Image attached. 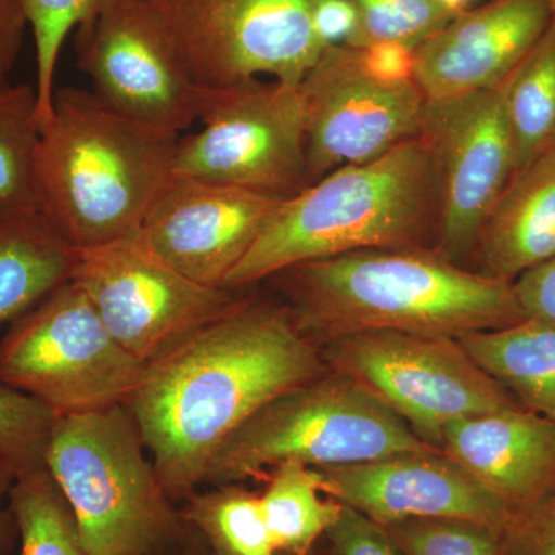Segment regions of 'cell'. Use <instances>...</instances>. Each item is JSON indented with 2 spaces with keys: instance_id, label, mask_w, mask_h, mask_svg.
<instances>
[{
  "instance_id": "1",
  "label": "cell",
  "mask_w": 555,
  "mask_h": 555,
  "mask_svg": "<svg viewBox=\"0 0 555 555\" xmlns=\"http://www.w3.org/2000/svg\"><path fill=\"white\" fill-rule=\"evenodd\" d=\"M327 372L280 298L241 295L153 358L127 403L175 503L204 486L219 448L255 412Z\"/></svg>"
},
{
  "instance_id": "2",
  "label": "cell",
  "mask_w": 555,
  "mask_h": 555,
  "mask_svg": "<svg viewBox=\"0 0 555 555\" xmlns=\"http://www.w3.org/2000/svg\"><path fill=\"white\" fill-rule=\"evenodd\" d=\"M318 347L367 331L462 338L526 320L514 283L434 248H378L317 259L268 278Z\"/></svg>"
},
{
  "instance_id": "3",
  "label": "cell",
  "mask_w": 555,
  "mask_h": 555,
  "mask_svg": "<svg viewBox=\"0 0 555 555\" xmlns=\"http://www.w3.org/2000/svg\"><path fill=\"white\" fill-rule=\"evenodd\" d=\"M440 218L436 159L415 137L369 163L331 171L280 204L224 287L244 291L281 270L378 248H434Z\"/></svg>"
},
{
  "instance_id": "4",
  "label": "cell",
  "mask_w": 555,
  "mask_h": 555,
  "mask_svg": "<svg viewBox=\"0 0 555 555\" xmlns=\"http://www.w3.org/2000/svg\"><path fill=\"white\" fill-rule=\"evenodd\" d=\"M178 139L93 91L56 89L36 152V207L76 250L127 238L169 182Z\"/></svg>"
},
{
  "instance_id": "5",
  "label": "cell",
  "mask_w": 555,
  "mask_h": 555,
  "mask_svg": "<svg viewBox=\"0 0 555 555\" xmlns=\"http://www.w3.org/2000/svg\"><path fill=\"white\" fill-rule=\"evenodd\" d=\"M440 451L363 386L327 369L255 412L219 448L204 485L264 480L286 462L327 467Z\"/></svg>"
},
{
  "instance_id": "6",
  "label": "cell",
  "mask_w": 555,
  "mask_h": 555,
  "mask_svg": "<svg viewBox=\"0 0 555 555\" xmlns=\"http://www.w3.org/2000/svg\"><path fill=\"white\" fill-rule=\"evenodd\" d=\"M46 467L93 555L142 554L181 525V511L160 485L124 404L57 416Z\"/></svg>"
},
{
  "instance_id": "7",
  "label": "cell",
  "mask_w": 555,
  "mask_h": 555,
  "mask_svg": "<svg viewBox=\"0 0 555 555\" xmlns=\"http://www.w3.org/2000/svg\"><path fill=\"white\" fill-rule=\"evenodd\" d=\"M145 366L112 337L75 281L10 324L0 341V385L57 416L126 404Z\"/></svg>"
},
{
  "instance_id": "8",
  "label": "cell",
  "mask_w": 555,
  "mask_h": 555,
  "mask_svg": "<svg viewBox=\"0 0 555 555\" xmlns=\"http://www.w3.org/2000/svg\"><path fill=\"white\" fill-rule=\"evenodd\" d=\"M320 349L328 371L363 386L438 449L452 422L520 406L456 338L367 331Z\"/></svg>"
},
{
  "instance_id": "9",
  "label": "cell",
  "mask_w": 555,
  "mask_h": 555,
  "mask_svg": "<svg viewBox=\"0 0 555 555\" xmlns=\"http://www.w3.org/2000/svg\"><path fill=\"white\" fill-rule=\"evenodd\" d=\"M198 133L178 139L171 177L291 198L309 188L298 86L251 78L204 89Z\"/></svg>"
},
{
  "instance_id": "10",
  "label": "cell",
  "mask_w": 555,
  "mask_h": 555,
  "mask_svg": "<svg viewBox=\"0 0 555 555\" xmlns=\"http://www.w3.org/2000/svg\"><path fill=\"white\" fill-rule=\"evenodd\" d=\"M203 89L269 76L299 86L326 47L313 0H149Z\"/></svg>"
},
{
  "instance_id": "11",
  "label": "cell",
  "mask_w": 555,
  "mask_h": 555,
  "mask_svg": "<svg viewBox=\"0 0 555 555\" xmlns=\"http://www.w3.org/2000/svg\"><path fill=\"white\" fill-rule=\"evenodd\" d=\"M72 281L86 292L112 337L144 363L224 313L246 291L190 280L134 233L78 250Z\"/></svg>"
},
{
  "instance_id": "12",
  "label": "cell",
  "mask_w": 555,
  "mask_h": 555,
  "mask_svg": "<svg viewBox=\"0 0 555 555\" xmlns=\"http://www.w3.org/2000/svg\"><path fill=\"white\" fill-rule=\"evenodd\" d=\"M418 137L440 182L436 250L467 268L486 218L517 173L502 87L426 100Z\"/></svg>"
},
{
  "instance_id": "13",
  "label": "cell",
  "mask_w": 555,
  "mask_h": 555,
  "mask_svg": "<svg viewBox=\"0 0 555 555\" xmlns=\"http://www.w3.org/2000/svg\"><path fill=\"white\" fill-rule=\"evenodd\" d=\"M79 68L113 112L178 134L198 122L203 87L149 0H127L78 30Z\"/></svg>"
},
{
  "instance_id": "14",
  "label": "cell",
  "mask_w": 555,
  "mask_h": 555,
  "mask_svg": "<svg viewBox=\"0 0 555 555\" xmlns=\"http://www.w3.org/2000/svg\"><path fill=\"white\" fill-rule=\"evenodd\" d=\"M298 90L310 184L418 137L426 104L423 91L415 80L375 78L356 47L345 43L324 50Z\"/></svg>"
},
{
  "instance_id": "15",
  "label": "cell",
  "mask_w": 555,
  "mask_h": 555,
  "mask_svg": "<svg viewBox=\"0 0 555 555\" xmlns=\"http://www.w3.org/2000/svg\"><path fill=\"white\" fill-rule=\"evenodd\" d=\"M283 201L206 179L171 177L134 235L182 275L224 287Z\"/></svg>"
},
{
  "instance_id": "16",
  "label": "cell",
  "mask_w": 555,
  "mask_h": 555,
  "mask_svg": "<svg viewBox=\"0 0 555 555\" xmlns=\"http://www.w3.org/2000/svg\"><path fill=\"white\" fill-rule=\"evenodd\" d=\"M315 469L328 496L383 526L459 518L503 535L514 518L441 451Z\"/></svg>"
},
{
  "instance_id": "17",
  "label": "cell",
  "mask_w": 555,
  "mask_h": 555,
  "mask_svg": "<svg viewBox=\"0 0 555 555\" xmlns=\"http://www.w3.org/2000/svg\"><path fill=\"white\" fill-rule=\"evenodd\" d=\"M550 0H486L456 13L415 49L426 100L502 87L553 22Z\"/></svg>"
},
{
  "instance_id": "18",
  "label": "cell",
  "mask_w": 555,
  "mask_h": 555,
  "mask_svg": "<svg viewBox=\"0 0 555 555\" xmlns=\"http://www.w3.org/2000/svg\"><path fill=\"white\" fill-rule=\"evenodd\" d=\"M440 449L514 516L555 489V423L528 409L456 420Z\"/></svg>"
},
{
  "instance_id": "19",
  "label": "cell",
  "mask_w": 555,
  "mask_h": 555,
  "mask_svg": "<svg viewBox=\"0 0 555 555\" xmlns=\"http://www.w3.org/2000/svg\"><path fill=\"white\" fill-rule=\"evenodd\" d=\"M554 258L555 152H551L511 179L478 233L473 270L516 283Z\"/></svg>"
},
{
  "instance_id": "20",
  "label": "cell",
  "mask_w": 555,
  "mask_h": 555,
  "mask_svg": "<svg viewBox=\"0 0 555 555\" xmlns=\"http://www.w3.org/2000/svg\"><path fill=\"white\" fill-rule=\"evenodd\" d=\"M78 250L38 207L0 208V326L72 281Z\"/></svg>"
},
{
  "instance_id": "21",
  "label": "cell",
  "mask_w": 555,
  "mask_h": 555,
  "mask_svg": "<svg viewBox=\"0 0 555 555\" xmlns=\"http://www.w3.org/2000/svg\"><path fill=\"white\" fill-rule=\"evenodd\" d=\"M459 339L521 408L555 423V324L526 318L513 326Z\"/></svg>"
},
{
  "instance_id": "22",
  "label": "cell",
  "mask_w": 555,
  "mask_h": 555,
  "mask_svg": "<svg viewBox=\"0 0 555 555\" xmlns=\"http://www.w3.org/2000/svg\"><path fill=\"white\" fill-rule=\"evenodd\" d=\"M262 511L278 554L310 555L341 513V503L323 491L315 467L286 462L266 476Z\"/></svg>"
},
{
  "instance_id": "23",
  "label": "cell",
  "mask_w": 555,
  "mask_h": 555,
  "mask_svg": "<svg viewBox=\"0 0 555 555\" xmlns=\"http://www.w3.org/2000/svg\"><path fill=\"white\" fill-rule=\"evenodd\" d=\"M517 171L555 152V20L502 86Z\"/></svg>"
},
{
  "instance_id": "24",
  "label": "cell",
  "mask_w": 555,
  "mask_h": 555,
  "mask_svg": "<svg viewBox=\"0 0 555 555\" xmlns=\"http://www.w3.org/2000/svg\"><path fill=\"white\" fill-rule=\"evenodd\" d=\"M181 516L214 555H280L270 534L261 494L243 483L215 485L182 500Z\"/></svg>"
},
{
  "instance_id": "25",
  "label": "cell",
  "mask_w": 555,
  "mask_h": 555,
  "mask_svg": "<svg viewBox=\"0 0 555 555\" xmlns=\"http://www.w3.org/2000/svg\"><path fill=\"white\" fill-rule=\"evenodd\" d=\"M10 507L22 555H93L83 545L75 513L46 466L14 478Z\"/></svg>"
},
{
  "instance_id": "26",
  "label": "cell",
  "mask_w": 555,
  "mask_h": 555,
  "mask_svg": "<svg viewBox=\"0 0 555 555\" xmlns=\"http://www.w3.org/2000/svg\"><path fill=\"white\" fill-rule=\"evenodd\" d=\"M40 137L38 94L30 83L0 86V208L36 207Z\"/></svg>"
},
{
  "instance_id": "27",
  "label": "cell",
  "mask_w": 555,
  "mask_h": 555,
  "mask_svg": "<svg viewBox=\"0 0 555 555\" xmlns=\"http://www.w3.org/2000/svg\"><path fill=\"white\" fill-rule=\"evenodd\" d=\"M122 2L127 0H25L28 27L35 38L40 129L53 113L57 62L69 31L87 27L104 11Z\"/></svg>"
},
{
  "instance_id": "28",
  "label": "cell",
  "mask_w": 555,
  "mask_h": 555,
  "mask_svg": "<svg viewBox=\"0 0 555 555\" xmlns=\"http://www.w3.org/2000/svg\"><path fill=\"white\" fill-rule=\"evenodd\" d=\"M357 13V30L347 46L366 49L379 42L422 46L455 13L438 0H347Z\"/></svg>"
},
{
  "instance_id": "29",
  "label": "cell",
  "mask_w": 555,
  "mask_h": 555,
  "mask_svg": "<svg viewBox=\"0 0 555 555\" xmlns=\"http://www.w3.org/2000/svg\"><path fill=\"white\" fill-rule=\"evenodd\" d=\"M57 415L27 393L0 385V463L14 476L46 466Z\"/></svg>"
},
{
  "instance_id": "30",
  "label": "cell",
  "mask_w": 555,
  "mask_h": 555,
  "mask_svg": "<svg viewBox=\"0 0 555 555\" xmlns=\"http://www.w3.org/2000/svg\"><path fill=\"white\" fill-rule=\"evenodd\" d=\"M403 555H505L502 535L459 518H412L385 526Z\"/></svg>"
},
{
  "instance_id": "31",
  "label": "cell",
  "mask_w": 555,
  "mask_h": 555,
  "mask_svg": "<svg viewBox=\"0 0 555 555\" xmlns=\"http://www.w3.org/2000/svg\"><path fill=\"white\" fill-rule=\"evenodd\" d=\"M502 543L505 555H555V489L514 516Z\"/></svg>"
},
{
  "instance_id": "32",
  "label": "cell",
  "mask_w": 555,
  "mask_h": 555,
  "mask_svg": "<svg viewBox=\"0 0 555 555\" xmlns=\"http://www.w3.org/2000/svg\"><path fill=\"white\" fill-rule=\"evenodd\" d=\"M326 535L334 555H403L385 526L346 505Z\"/></svg>"
},
{
  "instance_id": "33",
  "label": "cell",
  "mask_w": 555,
  "mask_h": 555,
  "mask_svg": "<svg viewBox=\"0 0 555 555\" xmlns=\"http://www.w3.org/2000/svg\"><path fill=\"white\" fill-rule=\"evenodd\" d=\"M514 286L526 317L555 324V258L518 278Z\"/></svg>"
},
{
  "instance_id": "34",
  "label": "cell",
  "mask_w": 555,
  "mask_h": 555,
  "mask_svg": "<svg viewBox=\"0 0 555 555\" xmlns=\"http://www.w3.org/2000/svg\"><path fill=\"white\" fill-rule=\"evenodd\" d=\"M364 67L386 82L414 80L415 49L400 42H379L360 49Z\"/></svg>"
},
{
  "instance_id": "35",
  "label": "cell",
  "mask_w": 555,
  "mask_h": 555,
  "mask_svg": "<svg viewBox=\"0 0 555 555\" xmlns=\"http://www.w3.org/2000/svg\"><path fill=\"white\" fill-rule=\"evenodd\" d=\"M313 30L323 46H347L357 30V13L347 0H313Z\"/></svg>"
},
{
  "instance_id": "36",
  "label": "cell",
  "mask_w": 555,
  "mask_h": 555,
  "mask_svg": "<svg viewBox=\"0 0 555 555\" xmlns=\"http://www.w3.org/2000/svg\"><path fill=\"white\" fill-rule=\"evenodd\" d=\"M27 27L25 0H0V86L10 82Z\"/></svg>"
},
{
  "instance_id": "37",
  "label": "cell",
  "mask_w": 555,
  "mask_h": 555,
  "mask_svg": "<svg viewBox=\"0 0 555 555\" xmlns=\"http://www.w3.org/2000/svg\"><path fill=\"white\" fill-rule=\"evenodd\" d=\"M139 555H214L199 532L182 517L181 525L166 539Z\"/></svg>"
},
{
  "instance_id": "38",
  "label": "cell",
  "mask_w": 555,
  "mask_h": 555,
  "mask_svg": "<svg viewBox=\"0 0 555 555\" xmlns=\"http://www.w3.org/2000/svg\"><path fill=\"white\" fill-rule=\"evenodd\" d=\"M13 470L0 463V555H10L16 545L17 526L10 507V492L14 483Z\"/></svg>"
},
{
  "instance_id": "39",
  "label": "cell",
  "mask_w": 555,
  "mask_h": 555,
  "mask_svg": "<svg viewBox=\"0 0 555 555\" xmlns=\"http://www.w3.org/2000/svg\"><path fill=\"white\" fill-rule=\"evenodd\" d=\"M550 3H551V10H553V16L555 20V0H550Z\"/></svg>"
}]
</instances>
